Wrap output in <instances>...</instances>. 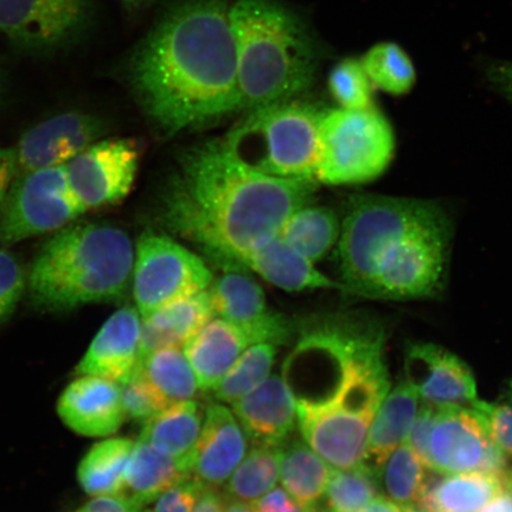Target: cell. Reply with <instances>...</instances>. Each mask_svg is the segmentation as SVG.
Wrapping results in <instances>:
<instances>
[{"instance_id":"6da1fadb","label":"cell","mask_w":512,"mask_h":512,"mask_svg":"<svg viewBox=\"0 0 512 512\" xmlns=\"http://www.w3.org/2000/svg\"><path fill=\"white\" fill-rule=\"evenodd\" d=\"M317 183L259 174L210 140L184 153L160 194L158 220L224 271L242 270L243 256L312 203Z\"/></svg>"},{"instance_id":"7a4b0ae2","label":"cell","mask_w":512,"mask_h":512,"mask_svg":"<svg viewBox=\"0 0 512 512\" xmlns=\"http://www.w3.org/2000/svg\"><path fill=\"white\" fill-rule=\"evenodd\" d=\"M143 110L169 136L241 111L238 56L226 0H182L127 63Z\"/></svg>"},{"instance_id":"3957f363","label":"cell","mask_w":512,"mask_h":512,"mask_svg":"<svg viewBox=\"0 0 512 512\" xmlns=\"http://www.w3.org/2000/svg\"><path fill=\"white\" fill-rule=\"evenodd\" d=\"M453 236V216L439 201L352 196L337 243L345 293L390 302L443 297Z\"/></svg>"},{"instance_id":"277c9868","label":"cell","mask_w":512,"mask_h":512,"mask_svg":"<svg viewBox=\"0 0 512 512\" xmlns=\"http://www.w3.org/2000/svg\"><path fill=\"white\" fill-rule=\"evenodd\" d=\"M134 256L130 236L114 224L70 223L44 242L32 261L31 302L50 312L118 302L132 284Z\"/></svg>"},{"instance_id":"5b68a950","label":"cell","mask_w":512,"mask_h":512,"mask_svg":"<svg viewBox=\"0 0 512 512\" xmlns=\"http://www.w3.org/2000/svg\"><path fill=\"white\" fill-rule=\"evenodd\" d=\"M230 23L241 110L293 100L313 85L323 53L296 11L279 0H236Z\"/></svg>"},{"instance_id":"8992f818","label":"cell","mask_w":512,"mask_h":512,"mask_svg":"<svg viewBox=\"0 0 512 512\" xmlns=\"http://www.w3.org/2000/svg\"><path fill=\"white\" fill-rule=\"evenodd\" d=\"M386 331L361 311L337 312L303 324L284 363V380L297 405L324 406L356 376L388 373Z\"/></svg>"},{"instance_id":"52a82bcc","label":"cell","mask_w":512,"mask_h":512,"mask_svg":"<svg viewBox=\"0 0 512 512\" xmlns=\"http://www.w3.org/2000/svg\"><path fill=\"white\" fill-rule=\"evenodd\" d=\"M323 112L294 99L261 107L247 112L222 142L240 163L259 174L316 181Z\"/></svg>"},{"instance_id":"ba28073f","label":"cell","mask_w":512,"mask_h":512,"mask_svg":"<svg viewBox=\"0 0 512 512\" xmlns=\"http://www.w3.org/2000/svg\"><path fill=\"white\" fill-rule=\"evenodd\" d=\"M392 124L379 108L324 111L319 123L316 181L356 185L375 181L395 156Z\"/></svg>"},{"instance_id":"9c48e42d","label":"cell","mask_w":512,"mask_h":512,"mask_svg":"<svg viewBox=\"0 0 512 512\" xmlns=\"http://www.w3.org/2000/svg\"><path fill=\"white\" fill-rule=\"evenodd\" d=\"M214 279L200 256L170 236L153 230L139 236L132 285L142 318L179 299L209 290Z\"/></svg>"},{"instance_id":"30bf717a","label":"cell","mask_w":512,"mask_h":512,"mask_svg":"<svg viewBox=\"0 0 512 512\" xmlns=\"http://www.w3.org/2000/svg\"><path fill=\"white\" fill-rule=\"evenodd\" d=\"M85 213L70 191L64 165L18 175L0 210V247L55 233Z\"/></svg>"},{"instance_id":"8fae6325","label":"cell","mask_w":512,"mask_h":512,"mask_svg":"<svg viewBox=\"0 0 512 512\" xmlns=\"http://www.w3.org/2000/svg\"><path fill=\"white\" fill-rule=\"evenodd\" d=\"M94 0H0V32L30 54L69 48L94 22Z\"/></svg>"},{"instance_id":"7c38bea8","label":"cell","mask_w":512,"mask_h":512,"mask_svg":"<svg viewBox=\"0 0 512 512\" xmlns=\"http://www.w3.org/2000/svg\"><path fill=\"white\" fill-rule=\"evenodd\" d=\"M507 467V456L472 408L438 406L428 443L427 469L439 475L480 471L504 477Z\"/></svg>"},{"instance_id":"4fadbf2b","label":"cell","mask_w":512,"mask_h":512,"mask_svg":"<svg viewBox=\"0 0 512 512\" xmlns=\"http://www.w3.org/2000/svg\"><path fill=\"white\" fill-rule=\"evenodd\" d=\"M139 151L131 140L104 138L64 165L67 182L83 210L114 206L133 187Z\"/></svg>"},{"instance_id":"5bb4252c","label":"cell","mask_w":512,"mask_h":512,"mask_svg":"<svg viewBox=\"0 0 512 512\" xmlns=\"http://www.w3.org/2000/svg\"><path fill=\"white\" fill-rule=\"evenodd\" d=\"M108 132L110 123L89 112L68 111L43 120L25 132L15 147L18 175L66 165Z\"/></svg>"},{"instance_id":"9a60e30c","label":"cell","mask_w":512,"mask_h":512,"mask_svg":"<svg viewBox=\"0 0 512 512\" xmlns=\"http://www.w3.org/2000/svg\"><path fill=\"white\" fill-rule=\"evenodd\" d=\"M215 315L238 328L251 343L285 344L294 326L268 307L265 292L242 270H227L209 288Z\"/></svg>"},{"instance_id":"2e32d148","label":"cell","mask_w":512,"mask_h":512,"mask_svg":"<svg viewBox=\"0 0 512 512\" xmlns=\"http://www.w3.org/2000/svg\"><path fill=\"white\" fill-rule=\"evenodd\" d=\"M373 416L332 406L297 405V421L305 443L334 469L366 462Z\"/></svg>"},{"instance_id":"e0dca14e","label":"cell","mask_w":512,"mask_h":512,"mask_svg":"<svg viewBox=\"0 0 512 512\" xmlns=\"http://www.w3.org/2000/svg\"><path fill=\"white\" fill-rule=\"evenodd\" d=\"M406 382L420 399L433 405H472L478 400L475 377L452 352L432 343L409 345L405 360Z\"/></svg>"},{"instance_id":"ac0fdd59","label":"cell","mask_w":512,"mask_h":512,"mask_svg":"<svg viewBox=\"0 0 512 512\" xmlns=\"http://www.w3.org/2000/svg\"><path fill=\"white\" fill-rule=\"evenodd\" d=\"M248 435L233 411L211 403L192 453L191 477L203 488L219 489L246 457Z\"/></svg>"},{"instance_id":"d6986e66","label":"cell","mask_w":512,"mask_h":512,"mask_svg":"<svg viewBox=\"0 0 512 512\" xmlns=\"http://www.w3.org/2000/svg\"><path fill=\"white\" fill-rule=\"evenodd\" d=\"M57 413L70 430L85 437H110L126 419L120 384L104 377L82 375L64 389Z\"/></svg>"},{"instance_id":"ffe728a7","label":"cell","mask_w":512,"mask_h":512,"mask_svg":"<svg viewBox=\"0 0 512 512\" xmlns=\"http://www.w3.org/2000/svg\"><path fill=\"white\" fill-rule=\"evenodd\" d=\"M140 332L142 316L137 307H121L101 326L76 373L124 383L138 366Z\"/></svg>"},{"instance_id":"44dd1931","label":"cell","mask_w":512,"mask_h":512,"mask_svg":"<svg viewBox=\"0 0 512 512\" xmlns=\"http://www.w3.org/2000/svg\"><path fill=\"white\" fill-rule=\"evenodd\" d=\"M233 413L255 445L283 446L296 428L297 403L284 379L275 375L232 403Z\"/></svg>"},{"instance_id":"7402d4cb","label":"cell","mask_w":512,"mask_h":512,"mask_svg":"<svg viewBox=\"0 0 512 512\" xmlns=\"http://www.w3.org/2000/svg\"><path fill=\"white\" fill-rule=\"evenodd\" d=\"M242 270L259 274L268 283L287 292L338 290L345 293L341 281L332 280L304 255L292 248L279 234L256 245L241 260Z\"/></svg>"},{"instance_id":"603a6c76","label":"cell","mask_w":512,"mask_h":512,"mask_svg":"<svg viewBox=\"0 0 512 512\" xmlns=\"http://www.w3.org/2000/svg\"><path fill=\"white\" fill-rule=\"evenodd\" d=\"M214 317L213 302L207 290L179 299L142 318L138 362L159 349L184 347Z\"/></svg>"},{"instance_id":"cb8c5ba5","label":"cell","mask_w":512,"mask_h":512,"mask_svg":"<svg viewBox=\"0 0 512 512\" xmlns=\"http://www.w3.org/2000/svg\"><path fill=\"white\" fill-rule=\"evenodd\" d=\"M248 347L247 337L227 320L213 318L204 325L184 345L200 390L211 392Z\"/></svg>"},{"instance_id":"d4e9b609","label":"cell","mask_w":512,"mask_h":512,"mask_svg":"<svg viewBox=\"0 0 512 512\" xmlns=\"http://www.w3.org/2000/svg\"><path fill=\"white\" fill-rule=\"evenodd\" d=\"M505 488L504 477L488 472H463L427 478L418 510L479 512Z\"/></svg>"},{"instance_id":"484cf974","label":"cell","mask_w":512,"mask_h":512,"mask_svg":"<svg viewBox=\"0 0 512 512\" xmlns=\"http://www.w3.org/2000/svg\"><path fill=\"white\" fill-rule=\"evenodd\" d=\"M419 401L420 396L406 381L387 394L371 422L364 463L377 469L406 443L419 412Z\"/></svg>"},{"instance_id":"4316f807","label":"cell","mask_w":512,"mask_h":512,"mask_svg":"<svg viewBox=\"0 0 512 512\" xmlns=\"http://www.w3.org/2000/svg\"><path fill=\"white\" fill-rule=\"evenodd\" d=\"M191 478V465L185 460L159 452L139 438L134 443L126 470L125 492L145 507L179 483Z\"/></svg>"},{"instance_id":"83f0119b","label":"cell","mask_w":512,"mask_h":512,"mask_svg":"<svg viewBox=\"0 0 512 512\" xmlns=\"http://www.w3.org/2000/svg\"><path fill=\"white\" fill-rule=\"evenodd\" d=\"M204 415L195 400L176 403L146 421L140 438L172 458L192 462Z\"/></svg>"},{"instance_id":"f1b7e54d","label":"cell","mask_w":512,"mask_h":512,"mask_svg":"<svg viewBox=\"0 0 512 512\" xmlns=\"http://www.w3.org/2000/svg\"><path fill=\"white\" fill-rule=\"evenodd\" d=\"M334 467L302 440L281 446L280 480L287 494L306 510L322 501Z\"/></svg>"},{"instance_id":"f546056e","label":"cell","mask_w":512,"mask_h":512,"mask_svg":"<svg viewBox=\"0 0 512 512\" xmlns=\"http://www.w3.org/2000/svg\"><path fill=\"white\" fill-rule=\"evenodd\" d=\"M311 204L294 211L278 234L288 245L316 264L337 245L342 223L334 209Z\"/></svg>"},{"instance_id":"4dcf8cb0","label":"cell","mask_w":512,"mask_h":512,"mask_svg":"<svg viewBox=\"0 0 512 512\" xmlns=\"http://www.w3.org/2000/svg\"><path fill=\"white\" fill-rule=\"evenodd\" d=\"M133 447L134 441L125 438L95 444L79 465L78 479L83 491L93 497L124 492Z\"/></svg>"},{"instance_id":"1f68e13d","label":"cell","mask_w":512,"mask_h":512,"mask_svg":"<svg viewBox=\"0 0 512 512\" xmlns=\"http://www.w3.org/2000/svg\"><path fill=\"white\" fill-rule=\"evenodd\" d=\"M169 406L196 399L197 379L181 347L151 352L136 368Z\"/></svg>"},{"instance_id":"d6a6232c","label":"cell","mask_w":512,"mask_h":512,"mask_svg":"<svg viewBox=\"0 0 512 512\" xmlns=\"http://www.w3.org/2000/svg\"><path fill=\"white\" fill-rule=\"evenodd\" d=\"M281 446L255 445L224 484L226 501L256 504L280 479Z\"/></svg>"},{"instance_id":"836d02e7","label":"cell","mask_w":512,"mask_h":512,"mask_svg":"<svg viewBox=\"0 0 512 512\" xmlns=\"http://www.w3.org/2000/svg\"><path fill=\"white\" fill-rule=\"evenodd\" d=\"M376 470L384 497L406 511L418 510L427 467L407 443L396 448Z\"/></svg>"},{"instance_id":"e575fe53","label":"cell","mask_w":512,"mask_h":512,"mask_svg":"<svg viewBox=\"0 0 512 512\" xmlns=\"http://www.w3.org/2000/svg\"><path fill=\"white\" fill-rule=\"evenodd\" d=\"M371 85L393 96L411 93L416 83L414 63L399 44L381 42L371 47L361 59Z\"/></svg>"},{"instance_id":"d590c367","label":"cell","mask_w":512,"mask_h":512,"mask_svg":"<svg viewBox=\"0 0 512 512\" xmlns=\"http://www.w3.org/2000/svg\"><path fill=\"white\" fill-rule=\"evenodd\" d=\"M275 355L277 349L273 344L260 343L248 347L220 383L211 390L214 398L232 405L251 393L270 377Z\"/></svg>"},{"instance_id":"8d00e7d4","label":"cell","mask_w":512,"mask_h":512,"mask_svg":"<svg viewBox=\"0 0 512 512\" xmlns=\"http://www.w3.org/2000/svg\"><path fill=\"white\" fill-rule=\"evenodd\" d=\"M380 491L375 467L367 463L334 469L325 491V505L330 512H361Z\"/></svg>"},{"instance_id":"74e56055","label":"cell","mask_w":512,"mask_h":512,"mask_svg":"<svg viewBox=\"0 0 512 512\" xmlns=\"http://www.w3.org/2000/svg\"><path fill=\"white\" fill-rule=\"evenodd\" d=\"M329 89L332 98L344 110L361 111L375 107L374 86L361 60L349 57L336 64L329 75Z\"/></svg>"},{"instance_id":"f35d334b","label":"cell","mask_w":512,"mask_h":512,"mask_svg":"<svg viewBox=\"0 0 512 512\" xmlns=\"http://www.w3.org/2000/svg\"><path fill=\"white\" fill-rule=\"evenodd\" d=\"M121 402L126 418L149 421L165 408L170 407L151 383L136 369L124 383H120Z\"/></svg>"},{"instance_id":"ab89813d","label":"cell","mask_w":512,"mask_h":512,"mask_svg":"<svg viewBox=\"0 0 512 512\" xmlns=\"http://www.w3.org/2000/svg\"><path fill=\"white\" fill-rule=\"evenodd\" d=\"M27 278L28 273L17 255L0 247V325L14 315L27 290Z\"/></svg>"},{"instance_id":"60d3db41","label":"cell","mask_w":512,"mask_h":512,"mask_svg":"<svg viewBox=\"0 0 512 512\" xmlns=\"http://www.w3.org/2000/svg\"><path fill=\"white\" fill-rule=\"evenodd\" d=\"M473 409L482 421L486 432L505 456L512 457V407L507 405H491L483 401H475Z\"/></svg>"},{"instance_id":"b9f144b4","label":"cell","mask_w":512,"mask_h":512,"mask_svg":"<svg viewBox=\"0 0 512 512\" xmlns=\"http://www.w3.org/2000/svg\"><path fill=\"white\" fill-rule=\"evenodd\" d=\"M203 486L194 478L172 486L157 499L152 512H192Z\"/></svg>"},{"instance_id":"7bdbcfd3","label":"cell","mask_w":512,"mask_h":512,"mask_svg":"<svg viewBox=\"0 0 512 512\" xmlns=\"http://www.w3.org/2000/svg\"><path fill=\"white\" fill-rule=\"evenodd\" d=\"M438 405L425 402L419 408L418 415H416L411 432L408 434L406 443L412 448L416 456H418L422 463L427 467L428 463V443L434 426L435 418H437Z\"/></svg>"},{"instance_id":"ee69618b","label":"cell","mask_w":512,"mask_h":512,"mask_svg":"<svg viewBox=\"0 0 512 512\" xmlns=\"http://www.w3.org/2000/svg\"><path fill=\"white\" fill-rule=\"evenodd\" d=\"M144 505L127 492L93 497L78 512H143Z\"/></svg>"},{"instance_id":"f6af8a7d","label":"cell","mask_w":512,"mask_h":512,"mask_svg":"<svg viewBox=\"0 0 512 512\" xmlns=\"http://www.w3.org/2000/svg\"><path fill=\"white\" fill-rule=\"evenodd\" d=\"M484 74L489 86L512 105V61L491 60L486 62Z\"/></svg>"},{"instance_id":"bcb514c9","label":"cell","mask_w":512,"mask_h":512,"mask_svg":"<svg viewBox=\"0 0 512 512\" xmlns=\"http://www.w3.org/2000/svg\"><path fill=\"white\" fill-rule=\"evenodd\" d=\"M18 176V163L15 147H0V210Z\"/></svg>"},{"instance_id":"7dc6e473","label":"cell","mask_w":512,"mask_h":512,"mask_svg":"<svg viewBox=\"0 0 512 512\" xmlns=\"http://www.w3.org/2000/svg\"><path fill=\"white\" fill-rule=\"evenodd\" d=\"M259 512H304L294 499L281 488L273 489L256 503Z\"/></svg>"},{"instance_id":"c3c4849f","label":"cell","mask_w":512,"mask_h":512,"mask_svg":"<svg viewBox=\"0 0 512 512\" xmlns=\"http://www.w3.org/2000/svg\"><path fill=\"white\" fill-rule=\"evenodd\" d=\"M226 498L219 489L204 488L192 512H224Z\"/></svg>"},{"instance_id":"681fc988","label":"cell","mask_w":512,"mask_h":512,"mask_svg":"<svg viewBox=\"0 0 512 512\" xmlns=\"http://www.w3.org/2000/svg\"><path fill=\"white\" fill-rule=\"evenodd\" d=\"M479 512H512V490L505 486L501 494Z\"/></svg>"},{"instance_id":"f907efd6","label":"cell","mask_w":512,"mask_h":512,"mask_svg":"<svg viewBox=\"0 0 512 512\" xmlns=\"http://www.w3.org/2000/svg\"><path fill=\"white\" fill-rule=\"evenodd\" d=\"M361 512H407L387 497L377 496Z\"/></svg>"},{"instance_id":"816d5d0a","label":"cell","mask_w":512,"mask_h":512,"mask_svg":"<svg viewBox=\"0 0 512 512\" xmlns=\"http://www.w3.org/2000/svg\"><path fill=\"white\" fill-rule=\"evenodd\" d=\"M224 512H259L256 504L243 503L238 501H226Z\"/></svg>"},{"instance_id":"f5cc1de1","label":"cell","mask_w":512,"mask_h":512,"mask_svg":"<svg viewBox=\"0 0 512 512\" xmlns=\"http://www.w3.org/2000/svg\"><path fill=\"white\" fill-rule=\"evenodd\" d=\"M121 3L125 6V9L128 11H138L149 3V0H120Z\"/></svg>"},{"instance_id":"db71d44e","label":"cell","mask_w":512,"mask_h":512,"mask_svg":"<svg viewBox=\"0 0 512 512\" xmlns=\"http://www.w3.org/2000/svg\"><path fill=\"white\" fill-rule=\"evenodd\" d=\"M4 96H5V78H4L2 69H0V105H2Z\"/></svg>"},{"instance_id":"11a10c76","label":"cell","mask_w":512,"mask_h":512,"mask_svg":"<svg viewBox=\"0 0 512 512\" xmlns=\"http://www.w3.org/2000/svg\"><path fill=\"white\" fill-rule=\"evenodd\" d=\"M504 483L507 488L512 490V470L508 473H505Z\"/></svg>"},{"instance_id":"9f6ffc18","label":"cell","mask_w":512,"mask_h":512,"mask_svg":"<svg viewBox=\"0 0 512 512\" xmlns=\"http://www.w3.org/2000/svg\"><path fill=\"white\" fill-rule=\"evenodd\" d=\"M304 512H330L328 509H324L320 507L319 504L315 505V507L304 510Z\"/></svg>"},{"instance_id":"6f0895ef","label":"cell","mask_w":512,"mask_h":512,"mask_svg":"<svg viewBox=\"0 0 512 512\" xmlns=\"http://www.w3.org/2000/svg\"><path fill=\"white\" fill-rule=\"evenodd\" d=\"M510 392H511V400H512V381L510 383Z\"/></svg>"},{"instance_id":"680465c9","label":"cell","mask_w":512,"mask_h":512,"mask_svg":"<svg viewBox=\"0 0 512 512\" xmlns=\"http://www.w3.org/2000/svg\"><path fill=\"white\" fill-rule=\"evenodd\" d=\"M407 512H422L421 510H408Z\"/></svg>"},{"instance_id":"91938a15","label":"cell","mask_w":512,"mask_h":512,"mask_svg":"<svg viewBox=\"0 0 512 512\" xmlns=\"http://www.w3.org/2000/svg\"><path fill=\"white\" fill-rule=\"evenodd\" d=\"M143 512H152V511H150V510H146V511H143Z\"/></svg>"}]
</instances>
